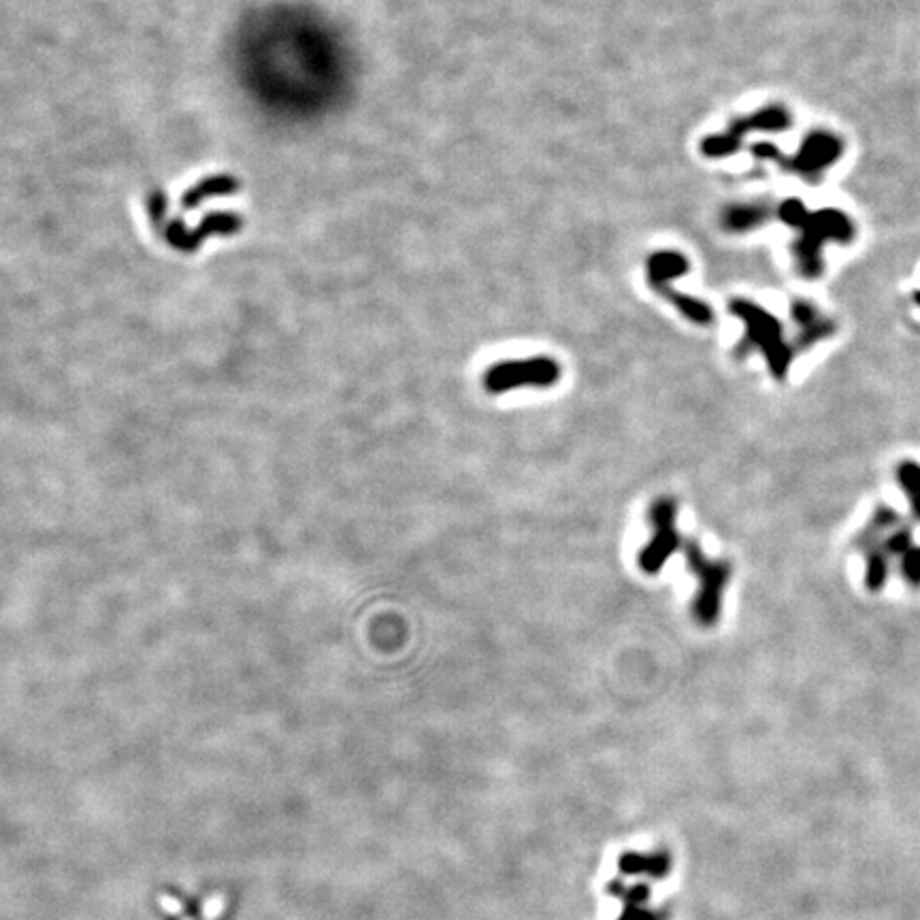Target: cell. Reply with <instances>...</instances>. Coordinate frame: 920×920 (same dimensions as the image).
Segmentation results:
<instances>
[{
	"label": "cell",
	"mask_w": 920,
	"mask_h": 920,
	"mask_svg": "<svg viewBox=\"0 0 920 920\" xmlns=\"http://www.w3.org/2000/svg\"><path fill=\"white\" fill-rule=\"evenodd\" d=\"M731 314L739 316L744 320L745 332L744 339L735 347V356L744 358L745 354L752 350L763 352L767 364H769V371L776 379L784 382L786 375H789L792 356H795V346H791L784 339V329H782L780 320H776L774 316L767 314L765 309H760L759 305L750 303V300H733L731 303Z\"/></svg>",
	"instance_id": "cell-1"
},
{
	"label": "cell",
	"mask_w": 920,
	"mask_h": 920,
	"mask_svg": "<svg viewBox=\"0 0 920 920\" xmlns=\"http://www.w3.org/2000/svg\"><path fill=\"white\" fill-rule=\"evenodd\" d=\"M780 218L799 230L797 262L806 277L821 273V247L827 239H846L850 226L842 214L824 209L821 214H807L799 200H786L780 207Z\"/></svg>",
	"instance_id": "cell-2"
},
{
	"label": "cell",
	"mask_w": 920,
	"mask_h": 920,
	"mask_svg": "<svg viewBox=\"0 0 920 920\" xmlns=\"http://www.w3.org/2000/svg\"><path fill=\"white\" fill-rule=\"evenodd\" d=\"M684 557L697 578V596L692 601V618L703 628L716 627L722 612V595L733 575V565L724 558L706 557L697 542H684Z\"/></svg>",
	"instance_id": "cell-3"
},
{
	"label": "cell",
	"mask_w": 920,
	"mask_h": 920,
	"mask_svg": "<svg viewBox=\"0 0 920 920\" xmlns=\"http://www.w3.org/2000/svg\"><path fill=\"white\" fill-rule=\"evenodd\" d=\"M678 503L671 496H660L648 510V520L652 525V539L639 552V569L648 575H657L665 563L684 548L678 525Z\"/></svg>",
	"instance_id": "cell-4"
},
{
	"label": "cell",
	"mask_w": 920,
	"mask_h": 920,
	"mask_svg": "<svg viewBox=\"0 0 920 920\" xmlns=\"http://www.w3.org/2000/svg\"><path fill=\"white\" fill-rule=\"evenodd\" d=\"M560 379V367L554 358L535 356L526 361H505L493 364L484 375V388L490 394H503L510 390L537 386L550 388Z\"/></svg>",
	"instance_id": "cell-5"
},
{
	"label": "cell",
	"mask_w": 920,
	"mask_h": 920,
	"mask_svg": "<svg viewBox=\"0 0 920 920\" xmlns=\"http://www.w3.org/2000/svg\"><path fill=\"white\" fill-rule=\"evenodd\" d=\"M789 126H791V115L786 113L784 109H780V107L763 109V111H759V113L750 115V118L735 121V124H731V129H729L727 132H722V135H712L710 139L703 141V152H706V156H710V158L729 156V153H733L735 150H737L739 143H742L744 135L748 130H782V129H789Z\"/></svg>",
	"instance_id": "cell-6"
},
{
	"label": "cell",
	"mask_w": 920,
	"mask_h": 920,
	"mask_svg": "<svg viewBox=\"0 0 920 920\" xmlns=\"http://www.w3.org/2000/svg\"><path fill=\"white\" fill-rule=\"evenodd\" d=\"M839 156V141L829 132H812L797 152L792 160H782L792 173L814 179L824 167H829Z\"/></svg>",
	"instance_id": "cell-7"
},
{
	"label": "cell",
	"mask_w": 920,
	"mask_h": 920,
	"mask_svg": "<svg viewBox=\"0 0 920 920\" xmlns=\"http://www.w3.org/2000/svg\"><path fill=\"white\" fill-rule=\"evenodd\" d=\"M792 320L797 324V339H795V350L803 352L807 347H812L814 343L827 339L829 335H833L835 326L833 322L824 320L812 305L797 300L792 305Z\"/></svg>",
	"instance_id": "cell-8"
},
{
	"label": "cell",
	"mask_w": 920,
	"mask_h": 920,
	"mask_svg": "<svg viewBox=\"0 0 920 920\" xmlns=\"http://www.w3.org/2000/svg\"><path fill=\"white\" fill-rule=\"evenodd\" d=\"M241 229V220L237 218V215L232 214H214L209 215L207 220H203V224H200L199 230H194L192 235L183 229L182 224H175L168 229V241L175 243L177 247H182V250H194V247L199 246V241H203L205 237L211 235V232H224V235H230V232H237Z\"/></svg>",
	"instance_id": "cell-9"
},
{
	"label": "cell",
	"mask_w": 920,
	"mask_h": 920,
	"mask_svg": "<svg viewBox=\"0 0 920 920\" xmlns=\"http://www.w3.org/2000/svg\"><path fill=\"white\" fill-rule=\"evenodd\" d=\"M237 182L232 177H211L207 179V182H200L199 186H194L190 192L183 194V207L186 209H194L199 207L200 200L209 199V197H224V194H232L237 192Z\"/></svg>",
	"instance_id": "cell-10"
},
{
	"label": "cell",
	"mask_w": 920,
	"mask_h": 920,
	"mask_svg": "<svg viewBox=\"0 0 920 920\" xmlns=\"http://www.w3.org/2000/svg\"><path fill=\"white\" fill-rule=\"evenodd\" d=\"M767 218V209L760 205H739V207H731L724 214V226L729 230H752L759 224H763Z\"/></svg>",
	"instance_id": "cell-11"
}]
</instances>
